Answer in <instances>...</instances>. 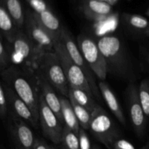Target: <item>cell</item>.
Listing matches in <instances>:
<instances>
[{
  "instance_id": "1",
  "label": "cell",
  "mask_w": 149,
  "mask_h": 149,
  "mask_svg": "<svg viewBox=\"0 0 149 149\" xmlns=\"http://www.w3.org/2000/svg\"><path fill=\"white\" fill-rule=\"evenodd\" d=\"M0 74L1 80L14 90L39 119V105L41 93L36 73L17 65H11Z\"/></svg>"
},
{
  "instance_id": "2",
  "label": "cell",
  "mask_w": 149,
  "mask_h": 149,
  "mask_svg": "<svg viewBox=\"0 0 149 149\" xmlns=\"http://www.w3.org/2000/svg\"><path fill=\"white\" fill-rule=\"evenodd\" d=\"M104 57L108 74L121 79L132 76V66L126 47L119 36L106 34L96 40Z\"/></svg>"
},
{
  "instance_id": "3",
  "label": "cell",
  "mask_w": 149,
  "mask_h": 149,
  "mask_svg": "<svg viewBox=\"0 0 149 149\" xmlns=\"http://www.w3.org/2000/svg\"><path fill=\"white\" fill-rule=\"evenodd\" d=\"M10 47L11 65L36 73L41 58L45 52L33 45L26 34L24 28L19 29Z\"/></svg>"
},
{
  "instance_id": "4",
  "label": "cell",
  "mask_w": 149,
  "mask_h": 149,
  "mask_svg": "<svg viewBox=\"0 0 149 149\" xmlns=\"http://www.w3.org/2000/svg\"><path fill=\"white\" fill-rule=\"evenodd\" d=\"M36 71L40 73L56 91L68 97L70 86L55 52H45L42 55Z\"/></svg>"
},
{
  "instance_id": "5",
  "label": "cell",
  "mask_w": 149,
  "mask_h": 149,
  "mask_svg": "<svg viewBox=\"0 0 149 149\" xmlns=\"http://www.w3.org/2000/svg\"><path fill=\"white\" fill-rule=\"evenodd\" d=\"M89 130L99 142L109 149H112L115 141L120 138L115 124L100 105L92 113Z\"/></svg>"
},
{
  "instance_id": "6",
  "label": "cell",
  "mask_w": 149,
  "mask_h": 149,
  "mask_svg": "<svg viewBox=\"0 0 149 149\" xmlns=\"http://www.w3.org/2000/svg\"><path fill=\"white\" fill-rule=\"evenodd\" d=\"M77 42L84 60L95 76L100 81H105L108 74L107 67L96 40L88 35L80 33L77 38Z\"/></svg>"
},
{
  "instance_id": "7",
  "label": "cell",
  "mask_w": 149,
  "mask_h": 149,
  "mask_svg": "<svg viewBox=\"0 0 149 149\" xmlns=\"http://www.w3.org/2000/svg\"><path fill=\"white\" fill-rule=\"evenodd\" d=\"M24 30L38 49L43 52H55V45L58 40L41 23L31 8L26 9Z\"/></svg>"
},
{
  "instance_id": "8",
  "label": "cell",
  "mask_w": 149,
  "mask_h": 149,
  "mask_svg": "<svg viewBox=\"0 0 149 149\" xmlns=\"http://www.w3.org/2000/svg\"><path fill=\"white\" fill-rule=\"evenodd\" d=\"M55 52L61 61L70 87L82 90L94 97L85 74L77 64L74 63L61 41L55 43Z\"/></svg>"
},
{
  "instance_id": "9",
  "label": "cell",
  "mask_w": 149,
  "mask_h": 149,
  "mask_svg": "<svg viewBox=\"0 0 149 149\" xmlns=\"http://www.w3.org/2000/svg\"><path fill=\"white\" fill-rule=\"evenodd\" d=\"M63 45L64 47L65 48L66 51L68 52V55H70L72 61L74 63L77 64L80 69L84 72L86 77L88 79L90 85L91 87L92 91H93V95L97 100H100L101 94H100V90H99L98 85L97 84L95 79V74L90 69L88 64L84 60L78 45H77V40L73 36L72 33L68 29V28L64 26L63 29L61 33L60 40Z\"/></svg>"
},
{
  "instance_id": "10",
  "label": "cell",
  "mask_w": 149,
  "mask_h": 149,
  "mask_svg": "<svg viewBox=\"0 0 149 149\" xmlns=\"http://www.w3.org/2000/svg\"><path fill=\"white\" fill-rule=\"evenodd\" d=\"M126 99L131 123L135 134L142 138L145 134L148 124V118L141 103L138 87L131 83L126 90Z\"/></svg>"
},
{
  "instance_id": "11",
  "label": "cell",
  "mask_w": 149,
  "mask_h": 149,
  "mask_svg": "<svg viewBox=\"0 0 149 149\" xmlns=\"http://www.w3.org/2000/svg\"><path fill=\"white\" fill-rule=\"evenodd\" d=\"M39 121L44 135L55 144L62 142L63 124L49 109L42 96H40L39 105Z\"/></svg>"
},
{
  "instance_id": "12",
  "label": "cell",
  "mask_w": 149,
  "mask_h": 149,
  "mask_svg": "<svg viewBox=\"0 0 149 149\" xmlns=\"http://www.w3.org/2000/svg\"><path fill=\"white\" fill-rule=\"evenodd\" d=\"M7 130L16 149H33L36 138L26 121L9 114Z\"/></svg>"
},
{
  "instance_id": "13",
  "label": "cell",
  "mask_w": 149,
  "mask_h": 149,
  "mask_svg": "<svg viewBox=\"0 0 149 149\" xmlns=\"http://www.w3.org/2000/svg\"><path fill=\"white\" fill-rule=\"evenodd\" d=\"M4 84L8 100L9 112L10 114L20 118L23 120L26 121L27 123L30 124L33 127L37 128L39 123V119L35 116L29 106L15 93L14 90L9 87L4 82Z\"/></svg>"
},
{
  "instance_id": "14",
  "label": "cell",
  "mask_w": 149,
  "mask_h": 149,
  "mask_svg": "<svg viewBox=\"0 0 149 149\" xmlns=\"http://www.w3.org/2000/svg\"><path fill=\"white\" fill-rule=\"evenodd\" d=\"M78 8L87 19L100 21L110 17L113 6L101 0H77Z\"/></svg>"
},
{
  "instance_id": "15",
  "label": "cell",
  "mask_w": 149,
  "mask_h": 149,
  "mask_svg": "<svg viewBox=\"0 0 149 149\" xmlns=\"http://www.w3.org/2000/svg\"><path fill=\"white\" fill-rule=\"evenodd\" d=\"M36 76L37 78L38 85H39L41 95L42 96L49 109L55 113L61 123L64 125L60 97L56 95L53 87L42 77L40 73L36 71Z\"/></svg>"
},
{
  "instance_id": "16",
  "label": "cell",
  "mask_w": 149,
  "mask_h": 149,
  "mask_svg": "<svg viewBox=\"0 0 149 149\" xmlns=\"http://www.w3.org/2000/svg\"><path fill=\"white\" fill-rule=\"evenodd\" d=\"M44 26L56 21L59 17L54 10L50 0H25Z\"/></svg>"
},
{
  "instance_id": "17",
  "label": "cell",
  "mask_w": 149,
  "mask_h": 149,
  "mask_svg": "<svg viewBox=\"0 0 149 149\" xmlns=\"http://www.w3.org/2000/svg\"><path fill=\"white\" fill-rule=\"evenodd\" d=\"M98 87L102 97L105 100L111 111L113 113V115L122 125H126V119L123 111L118 101V99L116 98V95L110 88L109 84L105 81H100L98 82Z\"/></svg>"
},
{
  "instance_id": "18",
  "label": "cell",
  "mask_w": 149,
  "mask_h": 149,
  "mask_svg": "<svg viewBox=\"0 0 149 149\" xmlns=\"http://www.w3.org/2000/svg\"><path fill=\"white\" fill-rule=\"evenodd\" d=\"M18 27L15 23L13 17L10 16L8 12L3 4L0 3V30L1 36L11 44L14 40L16 33L18 31Z\"/></svg>"
},
{
  "instance_id": "19",
  "label": "cell",
  "mask_w": 149,
  "mask_h": 149,
  "mask_svg": "<svg viewBox=\"0 0 149 149\" xmlns=\"http://www.w3.org/2000/svg\"><path fill=\"white\" fill-rule=\"evenodd\" d=\"M18 29H23L26 20V9L21 0H0Z\"/></svg>"
},
{
  "instance_id": "20",
  "label": "cell",
  "mask_w": 149,
  "mask_h": 149,
  "mask_svg": "<svg viewBox=\"0 0 149 149\" xmlns=\"http://www.w3.org/2000/svg\"><path fill=\"white\" fill-rule=\"evenodd\" d=\"M61 103V109H62V116L63 119V124L68 128L72 130L74 132L79 135L80 130V127L79 121L75 114L73 106L71 105L68 97L62 96L60 97Z\"/></svg>"
},
{
  "instance_id": "21",
  "label": "cell",
  "mask_w": 149,
  "mask_h": 149,
  "mask_svg": "<svg viewBox=\"0 0 149 149\" xmlns=\"http://www.w3.org/2000/svg\"><path fill=\"white\" fill-rule=\"evenodd\" d=\"M122 18L124 24L134 31L142 32L145 34L149 29V20L142 15L125 13Z\"/></svg>"
},
{
  "instance_id": "22",
  "label": "cell",
  "mask_w": 149,
  "mask_h": 149,
  "mask_svg": "<svg viewBox=\"0 0 149 149\" xmlns=\"http://www.w3.org/2000/svg\"><path fill=\"white\" fill-rule=\"evenodd\" d=\"M69 95L71 96L79 104L85 108L91 113L98 106V104L94 100V97L82 90L70 87L69 93H68V96Z\"/></svg>"
},
{
  "instance_id": "23",
  "label": "cell",
  "mask_w": 149,
  "mask_h": 149,
  "mask_svg": "<svg viewBox=\"0 0 149 149\" xmlns=\"http://www.w3.org/2000/svg\"><path fill=\"white\" fill-rule=\"evenodd\" d=\"M68 98H69L71 105H72L73 109L75 112V114L77 116V119H78L80 127L85 130H89L90 121H91L92 113L89 111H87L85 108L79 104L71 96H68Z\"/></svg>"
},
{
  "instance_id": "24",
  "label": "cell",
  "mask_w": 149,
  "mask_h": 149,
  "mask_svg": "<svg viewBox=\"0 0 149 149\" xmlns=\"http://www.w3.org/2000/svg\"><path fill=\"white\" fill-rule=\"evenodd\" d=\"M61 143L64 149H80L79 135L65 125L63 127Z\"/></svg>"
},
{
  "instance_id": "25",
  "label": "cell",
  "mask_w": 149,
  "mask_h": 149,
  "mask_svg": "<svg viewBox=\"0 0 149 149\" xmlns=\"http://www.w3.org/2000/svg\"><path fill=\"white\" fill-rule=\"evenodd\" d=\"M11 65L10 44L0 36V73Z\"/></svg>"
},
{
  "instance_id": "26",
  "label": "cell",
  "mask_w": 149,
  "mask_h": 149,
  "mask_svg": "<svg viewBox=\"0 0 149 149\" xmlns=\"http://www.w3.org/2000/svg\"><path fill=\"white\" fill-rule=\"evenodd\" d=\"M138 93L143 109L149 120V78L141 81L138 86Z\"/></svg>"
},
{
  "instance_id": "27",
  "label": "cell",
  "mask_w": 149,
  "mask_h": 149,
  "mask_svg": "<svg viewBox=\"0 0 149 149\" xmlns=\"http://www.w3.org/2000/svg\"><path fill=\"white\" fill-rule=\"evenodd\" d=\"M9 103L6 94L4 84L2 81L0 83V116L2 121L8 118L9 116Z\"/></svg>"
},
{
  "instance_id": "28",
  "label": "cell",
  "mask_w": 149,
  "mask_h": 149,
  "mask_svg": "<svg viewBox=\"0 0 149 149\" xmlns=\"http://www.w3.org/2000/svg\"><path fill=\"white\" fill-rule=\"evenodd\" d=\"M79 139L80 149H93L91 148L90 138L86 132V130L81 127L80 128L79 132Z\"/></svg>"
},
{
  "instance_id": "29",
  "label": "cell",
  "mask_w": 149,
  "mask_h": 149,
  "mask_svg": "<svg viewBox=\"0 0 149 149\" xmlns=\"http://www.w3.org/2000/svg\"><path fill=\"white\" fill-rule=\"evenodd\" d=\"M112 149H135V148L130 141L119 138L113 143Z\"/></svg>"
},
{
  "instance_id": "30",
  "label": "cell",
  "mask_w": 149,
  "mask_h": 149,
  "mask_svg": "<svg viewBox=\"0 0 149 149\" xmlns=\"http://www.w3.org/2000/svg\"><path fill=\"white\" fill-rule=\"evenodd\" d=\"M33 149H50V146L46 143L45 141L39 138H36V143H35Z\"/></svg>"
},
{
  "instance_id": "31",
  "label": "cell",
  "mask_w": 149,
  "mask_h": 149,
  "mask_svg": "<svg viewBox=\"0 0 149 149\" xmlns=\"http://www.w3.org/2000/svg\"><path fill=\"white\" fill-rule=\"evenodd\" d=\"M101 1H105V2L109 3V4H110L111 5H112V6H114V5H116V4H118L120 0H101Z\"/></svg>"
},
{
  "instance_id": "32",
  "label": "cell",
  "mask_w": 149,
  "mask_h": 149,
  "mask_svg": "<svg viewBox=\"0 0 149 149\" xmlns=\"http://www.w3.org/2000/svg\"><path fill=\"white\" fill-rule=\"evenodd\" d=\"M140 149H149V138H148V141H147L145 145L142 147V148H141Z\"/></svg>"
},
{
  "instance_id": "33",
  "label": "cell",
  "mask_w": 149,
  "mask_h": 149,
  "mask_svg": "<svg viewBox=\"0 0 149 149\" xmlns=\"http://www.w3.org/2000/svg\"><path fill=\"white\" fill-rule=\"evenodd\" d=\"M145 35H146V36H148V37H149V29H148V31H147L146 32Z\"/></svg>"
},
{
  "instance_id": "34",
  "label": "cell",
  "mask_w": 149,
  "mask_h": 149,
  "mask_svg": "<svg viewBox=\"0 0 149 149\" xmlns=\"http://www.w3.org/2000/svg\"><path fill=\"white\" fill-rule=\"evenodd\" d=\"M93 149H100V148H99L98 147H97V146H95L93 147Z\"/></svg>"
},
{
  "instance_id": "35",
  "label": "cell",
  "mask_w": 149,
  "mask_h": 149,
  "mask_svg": "<svg viewBox=\"0 0 149 149\" xmlns=\"http://www.w3.org/2000/svg\"><path fill=\"white\" fill-rule=\"evenodd\" d=\"M148 66H149V55H148Z\"/></svg>"
},
{
  "instance_id": "36",
  "label": "cell",
  "mask_w": 149,
  "mask_h": 149,
  "mask_svg": "<svg viewBox=\"0 0 149 149\" xmlns=\"http://www.w3.org/2000/svg\"><path fill=\"white\" fill-rule=\"evenodd\" d=\"M50 149H55V148H53V147H51V146H50Z\"/></svg>"
},
{
  "instance_id": "37",
  "label": "cell",
  "mask_w": 149,
  "mask_h": 149,
  "mask_svg": "<svg viewBox=\"0 0 149 149\" xmlns=\"http://www.w3.org/2000/svg\"><path fill=\"white\" fill-rule=\"evenodd\" d=\"M73 1H77V0H73Z\"/></svg>"
},
{
  "instance_id": "38",
  "label": "cell",
  "mask_w": 149,
  "mask_h": 149,
  "mask_svg": "<svg viewBox=\"0 0 149 149\" xmlns=\"http://www.w3.org/2000/svg\"><path fill=\"white\" fill-rule=\"evenodd\" d=\"M63 149H64V148H63Z\"/></svg>"
}]
</instances>
